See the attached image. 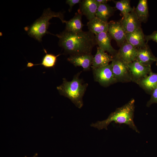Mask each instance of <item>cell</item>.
<instances>
[{
	"label": "cell",
	"mask_w": 157,
	"mask_h": 157,
	"mask_svg": "<svg viewBox=\"0 0 157 157\" xmlns=\"http://www.w3.org/2000/svg\"><path fill=\"white\" fill-rule=\"evenodd\" d=\"M115 3V8L119 10L123 16L131 12L134 7H131L130 1L129 0L113 1Z\"/></svg>",
	"instance_id": "603a6c76"
},
{
	"label": "cell",
	"mask_w": 157,
	"mask_h": 157,
	"mask_svg": "<svg viewBox=\"0 0 157 157\" xmlns=\"http://www.w3.org/2000/svg\"><path fill=\"white\" fill-rule=\"evenodd\" d=\"M146 92L151 93L157 87V73L152 72L137 84Z\"/></svg>",
	"instance_id": "e0dca14e"
},
{
	"label": "cell",
	"mask_w": 157,
	"mask_h": 157,
	"mask_svg": "<svg viewBox=\"0 0 157 157\" xmlns=\"http://www.w3.org/2000/svg\"><path fill=\"white\" fill-rule=\"evenodd\" d=\"M81 0H67L66 3L69 6V12L72 11L73 7L75 4L80 3L81 1Z\"/></svg>",
	"instance_id": "484cf974"
},
{
	"label": "cell",
	"mask_w": 157,
	"mask_h": 157,
	"mask_svg": "<svg viewBox=\"0 0 157 157\" xmlns=\"http://www.w3.org/2000/svg\"><path fill=\"white\" fill-rule=\"evenodd\" d=\"M131 81L137 84L152 71L151 65H144L135 61L128 64Z\"/></svg>",
	"instance_id": "52a82bcc"
},
{
	"label": "cell",
	"mask_w": 157,
	"mask_h": 157,
	"mask_svg": "<svg viewBox=\"0 0 157 157\" xmlns=\"http://www.w3.org/2000/svg\"><path fill=\"white\" fill-rule=\"evenodd\" d=\"M46 54L43 57L41 63L34 64L31 62H28L27 65V67H31L34 66L41 65L46 68L53 67L56 64L57 58L60 55L59 54L56 56L53 54L47 53L46 50L44 49Z\"/></svg>",
	"instance_id": "44dd1931"
},
{
	"label": "cell",
	"mask_w": 157,
	"mask_h": 157,
	"mask_svg": "<svg viewBox=\"0 0 157 157\" xmlns=\"http://www.w3.org/2000/svg\"><path fill=\"white\" fill-rule=\"evenodd\" d=\"M156 64L157 65V57H156Z\"/></svg>",
	"instance_id": "f1b7e54d"
},
{
	"label": "cell",
	"mask_w": 157,
	"mask_h": 157,
	"mask_svg": "<svg viewBox=\"0 0 157 157\" xmlns=\"http://www.w3.org/2000/svg\"><path fill=\"white\" fill-rule=\"evenodd\" d=\"M92 70L95 81L98 82L101 85L106 87L117 82L110 64Z\"/></svg>",
	"instance_id": "8992f818"
},
{
	"label": "cell",
	"mask_w": 157,
	"mask_h": 157,
	"mask_svg": "<svg viewBox=\"0 0 157 157\" xmlns=\"http://www.w3.org/2000/svg\"><path fill=\"white\" fill-rule=\"evenodd\" d=\"M80 74L78 73L74 75L71 81L63 78L62 84L57 87L60 95L69 99L79 108L83 106V98L88 86L79 78Z\"/></svg>",
	"instance_id": "3957f363"
},
{
	"label": "cell",
	"mask_w": 157,
	"mask_h": 157,
	"mask_svg": "<svg viewBox=\"0 0 157 157\" xmlns=\"http://www.w3.org/2000/svg\"><path fill=\"white\" fill-rule=\"evenodd\" d=\"M126 41L135 48L145 46L147 44L141 28L130 33H126Z\"/></svg>",
	"instance_id": "9a60e30c"
},
{
	"label": "cell",
	"mask_w": 157,
	"mask_h": 157,
	"mask_svg": "<svg viewBox=\"0 0 157 157\" xmlns=\"http://www.w3.org/2000/svg\"><path fill=\"white\" fill-rule=\"evenodd\" d=\"M113 56L97 47L96 54L93 57L91 67L92 69L106 66L112 62Z\"/></svg>",
	"instance_id": "2e32d148"
},
{
	"label": "cell",
	"mask_w": 157,
	"mask_h": 157,
	"mask_svg": "<svg viewBox=\"0 0 157 157\" xmlns=\"http://www.w3.org/2000/svg\"><path fill=\"white\" fill-rule=\"evenodd\" d=\"M135 102V100L132 99L123 106L117 108L114 112L109 115L106 119L92 123L91 126L99 130L104 129L107 130V126L109 124L114 122L119 124H126L136 132L139 133L133 120Z\"/></svg>",
	"instance_id": "7a4b0ae2"
},
{
	"label": "cell",
	"mask_w": 157,
	"mask_h": 157,
	"mask_svg": "<svg viewBox=\"0 0 157 157\" xmlns=\"http://www.w3.org/2000/svg\"><path fill=\"white\" fill-rule=\"evenodd\" d=\"M137 53V49L126 41L120 47L117 54L128 64L135 60Z\"/></svg>",
	"instance_id": "30bf717a"
},
{
	"label": "cell",
	"mask_w": 157,
	"mask_h": 157,
	"mask_svg": "<svg viewBox=\"0 0 157 157\" xmlns=\"http://www.w3.org/2000/svg\"><path fill=\"white\" fill-rule=\"evenodd\" d=\"M99 4L95 0H82L79 3L78 13L85 16L90 21L95 17Z\"/></svg>",
	"instance_id": "8fae6325"
},
{
	"label": "cell",
	"mask_w": 157,
	"mask_h": 157,
	"mask_svg": "<svg viewBox=\"0 0 157 157\" xmlns=\"http://www.w3.org/2000/svg\"><path fill=\"white\" fill-rule=\"evenodd\" d=\"M136 13L141 22H145L147 19L149 15L147 1L140 0L135 8Z\"/></svg>",
	"instance_id": "7402d4cb"
},
{
	"label": "cell",
	"mask_w": 157,
	"mask_h": 157,
	"mask_svg": "<svg viewBox=\"0 0 157 157\" xmlns=\"http://www.w3.org/2000/svg\"><path fill=\"white\" fill-rule=\"evenodd\" d=\"M82 15L76 12L74 17L69 21H66L65 30L74 33L82 31V29L84 26L82 22Z\"/></svg>",
	"instance_id": "d6986e66"
},
{
	"label": "cell",
	"mask_w": 157,
	"mask_h": 157,
	"mask_svg": "<svg viewBox=\"0 0 157 157\" xmlns=\"http://www.w3.org/2000/svg\"><path fill=\"white\" fill-rule=\"evenodd\" d=\"M53 17L59 18L63 23L66 20L64 19L63 13L61 12L52 11L50 8L44 10L41 16L36 19L29 26L24 28L29 36L41 42L42 37L46 34L50 33L47 29L51 23L49 20Z\"/></svg>",
	"instance_id": "277c9868"
},
{
	"label": "cell",
	"mask_w": 157,
	"mask_h": 157,
	"mask_svg": "<svg viewBox=\"0 0 157 157\" xmlns=\"http://www.w3.org/2000/svg\"><path fill=\"white\" fill-rule=\"evenodd\" d=\"M87 26L89 31L96 35L108 31V22L103 21L95 17L89 21Z\"/></svg>",
	"instance_id": "ac0fdd59"
},
{
	"label": "cell",
	"mask_w": 157,
	"mask_h": 157,
	"mask_svg": "<svg viewBox=\"0 0 157 157\" xmlns=\"http://www.w3.org/2000/svg\"><path fill=\"white\" fill-rule=\"evenodd\" d=\"M112 39L115 40L119 47L126 41V32L121 20H112L108 22L107 31Z\"/></svg>",
	"instance_id": "ba28073f"
},
{
	"label": "cell",
	"mask_w": 157,
	"mask_h": 157,
	"mask_svg": "<svg viewBox=\"0 0 157 157\" xmlns=\"http://www.w3.org/2000/svg\"><path fill=\"white\" fill-rule=\"evenodd\" d=\"M99 4L107 3L108 1H111L109 0H95Z\"/></svg>",
	"instance_id": "4316f807"
},
{
	"label": "cell",
	"mask_w": 157,
	"mask_h": 157,
	"mask_svg": "<svg viewBox=\"0 0 157 157\" xmlns=\"http://www.w3.org/2000/svg\"><path fill=\"white\" fill-rule=\"evenodd\" d=\"M138 53L135 60L145 65H151L156 62V57L153 54L148 44L137 48Z\"/></svg>",
	"instance_id": "5bb4252c"
},
{
	"label": "cell",
	"mask_w": 157,
	"mask_h": 157,
	"mask_svg": "<svg viewBox=\"0 0 157 157\" xmlns=\"http://www.w3.org/2000/svg\"><path fill=\"white\" fill-rule=\"evenodd\" d=\"M93 57L92 54L70 56L67 60L75 67L81 66L87 71L91 67Z\"/></svg>",
	"instance_id": "4fadbf2b"
},
{
	"label": "cell",
	"mask_w": 157,
	"mask_h": 157,
	"mask_svg": "<svg viewBox=\"0 0 157 157\" xmlns=\"http://www.w3.org/2000/svg\"><path fill=\"white\" fill-rule=\"evenodd\" d=\"M113 57L110 64L117 82L124 83L132 81L128 64L122 60L117 53Z\"/></svg>",
	"instance_id": "5b68a950"
},
{
	"label": "cell",
	"mask_w": 157,
	"mask_h": 157,
	"mask_svg": "<svg viewBox=\"0 0 157 157\" xmlns=\"http://www.w3.org/2000/svg\"><path fill=\"white\" fill-rule=\"evenodd\" d=\"M151 94V98L146 105L148 107H149L153 104H157V87L152 91Z\"/></svg>",
	"instance_id": "cb8c5ba5"
},
{
	"label": "cell",
	"mask_w": 157,
	"mask_h": 157,
	"mask_svg": "<svg viewBox=\"0 0 157 157\" xmlns=\"http://www.w3.org/2000/svg\"><path fill=\"white\" fill-rule=\"evenodd\" d=\"M115 8L107 3L99 4L97 10L95 17L106 22L113 15Z\"/></svg>",
	"instance_id": "ffe728a7"
},
{
	"label": "cell",
	"mask_w": 157,
	"mask_h": 157,
	"mask_svg": "<svg viewBox=\"0 0 157 157\" xmlns=\"http://www.w3.org/2000/svg\"><path fill=\"white\" fill-rule=\"evenodd\" d=\"M52 34L59 38V46L65 54L70 56L91 54L97 45L95 35L89 31L74 33L65 30L60 34Z\"/></svg>",
	"instance_id": "6da1fadb"
},
{
	"label": "cell",
	"mask_w": 157,
	"mask_h": 157,
	"mask_svg": "<svg viewBox=\"0 0 157 157\" xmlns=\"http://www.w3.org/2000/svg\"><path fill=\"white\" fill-rule=\"evenodd\" d=\"M98 47L105 51L109 53L113 56L117 52L111 44V37L108 32H103L95 35Z\"/></svg>",
	"instance_id": "7c38bea8"
},
{
	"label": "cell",
	"mask_w": 157,
	"mask_h": 157,
	"mask_svg": "<svg viewBox=\"0 0 157 157\" xmlns=\"http://www.w3.org/2000/svg\"><path fill=\"white\" fill-rule=\"evenodd\" d=\"M24 157H27L26 156H25ZM31 157H38V154L37 153L35 154L34 155Z\"/></svg>",
	"instance_id": "83f0119b"
},
{
	"label": "cell",
	"mask_w": 157,
	"mask_h": 157,
	"mask_svg": "<svg viewBox=\"0 0 157 157\" xmlns=\"http://www.w3.org/2000/svg\"><path fill=\"white\" fill-rule=\"evenodd\" d=\"M144 37L145 40L147 43L149 41L152 40L157 43V31H154L150 35H145Z\"/></svg>",
	"instance_id": "d4e9b609"
},
{
	"label": "cell",
	"mask_w": 157,
	"mask_h": 157,
	"mask_svg": "<svg viewBox=\"0 0 157 157\" xmlns=\"http://www.w3.org/2000/svg\"><path fill=\"white\" fill-rule=\"evenodd\" d=\"M126 33L133 32L141 28V22L135 11V8L120 20Z\"/></svg>",
	"instance_id": "9c48e42d"
}]
</instances>
